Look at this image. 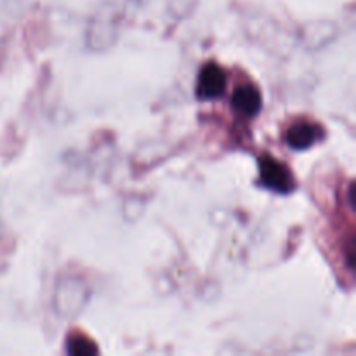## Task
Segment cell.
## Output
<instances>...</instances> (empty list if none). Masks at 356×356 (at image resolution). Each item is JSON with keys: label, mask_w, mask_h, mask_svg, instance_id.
I'll use <instances>...</instances> for the list:
<instances>
[{"label": "cell", "mask_w": 356, "mask_h": 356, "mask_svg": "<svg viewBox=\"0 0 356 356\" xmlns=\"http://www.w3.org/2000/svg\"><path fill=\"white\" fill-rule=\"evenodd\" d=\"M261 184L277 193H291L296 186V181L292 177L289 167H285L280 160L273 156H261L259 160Z\"/></svg>", "instance_id": "1"}, {"label": "cell", "mask_w": 356, "mask_h": 356, "mask_svg": "<svg viewBox=\"0 0 356 356\" xmlns=\"http://www.w3.org/2000/svg\"><path fill=\"white\" fill-rule=\"evenodd\" d=\"M226 90V75L221 66L209 63L200 70L197 82V96L200 99H218Z\"/></svg>", "instance_id": "2"}, {"label": "cell", "mask_w": 356, "mask_h": 356, "mask_svg": "<svg viewBox=\"0 0 356 356\" xmlns=\"http://www.w3.org/2000/svg\"><path fill=\"white\" fill-rule=\"evenodd\" d=\"M323 129L318 124H309V122H298L292 125L287 132V143L294 149H308L309 146L316 145L320 139H323Z\"/></svg>", "instance_id": "3"}, {"label": "cell", "mask_w": 356, "mask_h": 356, "mask_svg": "<svg viewBox=\"0 0 356 356\" xmlns=\"http://www.w3.org/2000/svg\"><path fill=\"white\" fill-rule=\"evenodd\" d=\"M233 106L245 117H256L263 106V97L254 86H242L233 94Z\"/></svg>", "instance_id": "4"}, {"label": "cell", "mask_w": 356, "mask_h": 356, "mask_svg": "<svg viewBox=\"0 0 356 356\" xmlns=\"http://www.w3.org/2000/svg\"><path fill=\"white\" fill-rule=\"evenodd\" d=\"M68 353L75 355V356L92 355V353H97V348H96V344L90 343V341L86 339V337L75 336V337H72V339H70Z\"/></svg>", "instance_id": "5"}]
</instances>
